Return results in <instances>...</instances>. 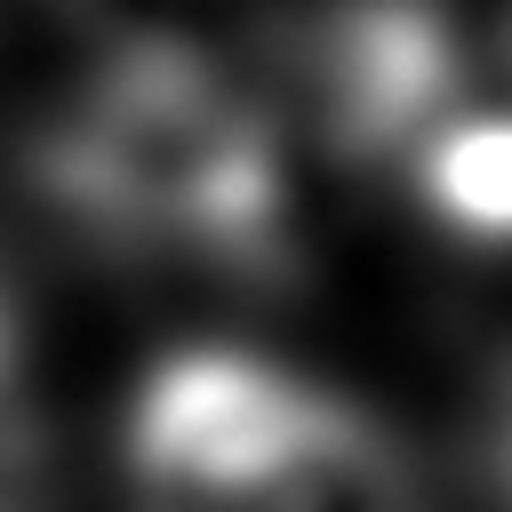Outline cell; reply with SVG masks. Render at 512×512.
<instances>
[{
  "label": "cell",
  "instance_id": "6da1fadb",
  "mask_svg": "<svg viewBox=\"0 0 512 512\" xmlns=\"http://www.w3.org/2000/svg\"><path fill=\"white\" fill-rule=\"evenodd\" d=\"M48 200L160 256L272 272L288 256V152L272 104L192 32H112L40 136Z\"/></svg>",
  "mask_w": 512,
  "mask_h": 512
},
{
  "label": "cell",
  "instance_id": "7a4b0ae2",
  "mask_svg": "<svg viewBox=\"0 0 512 512\" xmlns=\"http://www.w3.org/2000/svg\"><path fill=\"white\" fill-rule=\"evenodd\" d=\"M128 480L136 512H416L368 408L240 344H184L136 384Z\"/></svg>",
  "mask_w": 512,
  "mask_h": 512
},
{
  "label": "cell",
  "instance_id": "3957f363",
  "mask_svg": "<svg viewBox=\"0 0 512 512\" xmlns=\"http://www.w3.org/2000/svg\"><path fill=\"white\" fill-rule=\"evenodd\" d=\"M288 96L344 160H408L464 96L456 24L432 0H328L288 32Z\"/></svg>",
  "mask_w": 512,
  "mask_h": 512
},
{
  "label": "cell",
  "instance_id": "277c9868",
  "mask_svg": "<svg viewBox=\"0 0 512 512\" xmlns=\"http://www.w3.org/2000/svg\"><path fill=\"white\" fill-rule=\"evenodd\" d=\"M408 184L440 232L480 240V248H512V104H496V96L456 104L408 152Z\"/></svg>",
  "mask_w": 512,
  "mask_h": 512
},
{
  "label": "cell",
  "instance_id": "5b68a950",
  "mask_svg": "<svg viewBox=\"0 0 512 512\" xmlns=\"http://www.w3.org/2000/svg\"><path fill=\"white\" fill-rule=\"evenodd\" d=\"M24 496H32V400H24L16 328L0 312V512H24Z\"/></svg>",
  "mask_w": 512,
  "mask_h": 512
},
{
  "label": "cell",
  "instance_id": "8992f818",
  "mask_svg": "<svg viewBox=\"0 0 512 512\" xmlns=\"http://www.w3.org/2000/svg\"><path fill=\"white\" fill-rule=\"evenodd\" d=\"M88 16H104L112 32H184V16L200 0H80Z\"/></svg>",
  "mask_w": 512,
  "mask_h": 512
},
{
  "label": "cell",
  "instance_id": "52a82bcc",
  "mask_svg": "<svg viewBox=\"0 0 512 512\" xmlns=\"http://www.w3.org/2000/svg\"><path fill=\"white\" fill-rule=\"evenodd\" d=\"M496 472L512 488V368H504V392H496Z\"/></svg>",
  "mask_w": 512,
  "mask_h": 512
}]
</instances>
